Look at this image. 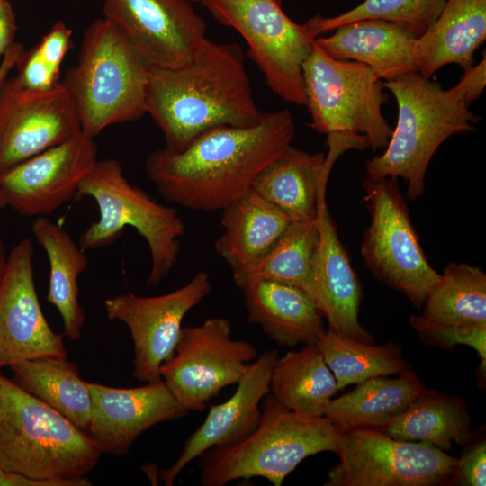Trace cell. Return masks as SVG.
I'll list each match as a JSON object with an SVG mask.
<instances>
[{
	"mask_svg": "<svg viewBox=\"0 0 486 486\" xmlns=\"http://www.w3.org/2000/svg\"><path fill=\"white\" fill-rule=\"evenodd\" d=\"M332 32L315 41L335 58L364 64L384 82L418 72V37L400 24L364 19L342 24Z\"/></svg>",
	"mask_w": 486,
	"mask_h": 486,
	"instance_id": "22",
	"label": "cell"
},
{
	"mask_svg": "<svg viewBox=\"0 0 486 486\" xmlns=\"http://www.w3.org/2000/svg\"><path fill=\"white\" fill-rule=\"evenodd\" d=\"M248 321L281 346L316 344L325 331L323 315L303 290L275 281L254 279L238 286Z\"/></svg>",
	"mask_w": 486,
	"mask_h": 486,
	"instance_id": "23",
	"label": "cell"
},
{
	"mask_svg": "<svg viewBox=\"0 0 486 486\" xmlns=\"http://www.w3.org/2000/svg\"><path fill=\"white\" fill-rule=\"evenodd\" d=\"M295 132L290 110L264 112L252 126L214 128L181 150L151 152L145 173L172 203L221 211L251 189L256 176L292 145Z\"/></svg>",
	"mask_w": 486,
	"mask_h": 486,
	"instance_id": "1",
	"label": "cell"
},
{
	"mask_svg": "<svg viewBox=\"0 0 486 486\" xmlns=\"http://www.w3.org/2000/svg\"><path fill=\"white\" fill-rule=\"evenodd\" d=\"M2 367H3V366H2V364H0V369H1Z\"/></svg>",
	"mask_w": 486,
	"mask_h": 486,
	"instance_id": "46",
	"label": "cell"
},
{
	"mask_svg": "<svg viewBox=\"0 0 486 486\" xmlns=\"http://www.w3.org/2000/svg\"><path fill=\"white\" fill-rule=\"evenodd\" d=\"M462 458L458 461L456 471L448 485L485 486L486 485V441L481 438L470 442Z\"/></svg>",
	"mask_w": 486,
	"mask_h": 486,
	"instance_id": "36",
	"label": "cell"
},
{
	"mask_svg": "<svg viewBox=\"0 0 486 486\" xmlns=\"http://www.w3.org/2000/svg\"><path fill=\"white\" fill-rule=\"evenodd\" d=\"M231 335L230 321L222 317L182 328L173 356L160 366V375L186 411H202L222 389L237 384L258 356L252 343Z\"/></svg>",
	"mask_w": 486,
	"mask_h": 486,
	"instance_id": "12",
	"label": "cell"
},
{
	"mask_svg": "<svg viewBox=\"0 0 486 486\" xmlns=\"http://www.w3.org/2000/svg\"><path fill=\"white\" fill-rule=\"evenodd\" d=\"M446 0H364L357 6L333 17L315 15L306 23L319 37L337 27L364 19L383 20L407 28L417 37L436 20Z\"/></svg>",
	"mask_w": 486,
	"mask_h": 486,
	"instance_id": "34",
	"label": "cell"
},
{
	"mask_svg": "<svg viewBox=\"0 0 486 486\" xmlns=\"http://www.w3.org/2000/svg\"><path fill=\"white\" fill-rule=\"evenodd\" d=\"M93 411L87 433L103 454H126L149 428L187 416L163 380L134 388L89 382Z\"/></svg>",
	"mask_w": 486,
	"mask_h": 486,
	"instance_id": "18",
	"label": "cell"
},
{
	"mask_svg": "<svg viewBox=\"0 0 486 486\" xmlns=\"http://www.w3.org/2000/svg\"><path fill=\"white\" fill-rule=\"evenodd\" d=\"M486 86V58H483L475 66L464 70L459 82L454 86L462 94L465 103L470 105L479 98Z\"/></svg>",
	"mask_w": 486,
	"mask_h": 486,
	"instance_id": "39",
	"label": "cell"
},
{
	"mask_svg": "<svg viewBox=\"0 0 486 486\" xmlns=\"http://www.w3.org/2000/svg\"><path fill=\"white\" fill-rule=\"evenodd\" d=\"M16 28V16L7 0L0 4V56H4L14 43Z\"/></svg>",
	"mask_w": 486,
	"mask_h": 486,
	"instance_id": "41",
	"label": "cell"
},
{
	"mask_svg": "<svg viewBox=\"0 0 486 486\" xmlns=\"http://www.w3.org/2000/svg\"><path fill=\"white\" fill-rule=\"evenodd\" d=\"M146 113L163 132L166 148L181 150L212 129L252 126L264 112L240 46L206 38L185 65L149 69Z\"/></svg>",
	"mask_w": 486,
	"mask_h": 486,
	"instance_id": "2",
	"label": "cell"
},
{
	"mask_svg": "<svg viewBox=\"0 0 486 486\" xmlns=\"http://www.w3.org/2000/svg\"><path fill=\"white\" fill-rule=\"evenodd\" d=\"M85 197L96 202L99 218L81 233L78 245L84 250L106 248L121 238L126 227H132L150 252L146 286L157 288L178 259L185 227L177 210L158 202L130 184L115 158L97 160L80 183L75 199Z\"/></svg>",
	"mask_w": 486,
	"mask_h": 486,
	"instance_id": "7",
	"label": "cell"
},
{
	"mask_svg": "<svg viewBox=\"0 0 486 486\" xmlns=\"http://www.w3.org/2000/svg\"><path fill=\"white\" fill-rule=\"evenodd\" d=\"M16 68L19 69L15 77L27 89L45 91L59 82V75L43 60L35 47L25 51Z\"/></svg>",
	"mask_w": 486,
	"mask_h": 486,
	"instance_id": "37",
	"label": "cell"
},
{
	"mask_svg": "<svg viewBox=\"0 0 486 486\" xmlns=\"http://www.w3.org/2000/svg\"><path fill=\"white\" fill-rule=\"evenodd\" d=\"M221 211L224 231L214 247L232 273L256 263L292 222L282 210L252 188Z\"/></svg>",
	"mask_w": 486,
	"mask_h": 486,
	"instance_id": "24",
	"label": "cell"
},
{
	"mask_svg": "<svg viewBox=\"0 0 486 486\" xmlns=\"http://www.w3.org/2000/svg\"><path fill=\"white\" fill-rule=\"evenodd\" d=\"M91 484L86 476L35 479L4 471L0 472V486H89Z\"/></svg>",
	"mask_w": 486,
	"mask_h": 486,
	"instance_id": "40",
	"label": "cell"
},
{
	"mask_svg": "<svg viewBox=\"0 0 486 486\" xmlns=\"http://www.w3.org/2000/svg\"><path fill=\"white\" fill-rule=\"evenodd\" d=\"M328 153H309L292 145L255 179L251 188L282 210L292 222L317 218L320 190L327 186L331 168L348 149L369 148L362 135H328Z\"/></svg>",
	"mask_w": 486,
	"mask_h": 486,
	"instance_id": "19",
	"label": "cell"
},
{
	"mask_svg": "<svg viewBox=\"0 0 486 486\" xmlns=\"http://www.w3.org/2000/svg\"><path fill=\"white\" fill-rule=\"evenodd\" d=\"M326 188L320 190L318 199L320 241L313 271L314 302L328 328L374 344V336L359 321L362 287L327 208Z\"/></svg>",
	"mask_w": 486,
	"mask_h": 486,
	"instance_id": "21",
	"label": "cell"
},
{
	"mask_svg": "<svg viewBox=\"0 0 486 486\" xmlns=\"http://www.w3.org/2000/svg\"><path fill=\"white\" fill-rule=\"evenodd\" d=\"M468 406L457 395L433 389L419 392L410 406L381 430L404 441L428 443L447 452L472 437Z\"/></svg>",
	"mask_w": 486,
	"mask_h": 486,
	"instance_id": "28",
	"label": "cell"
},
{
	"mask_svg": "<svg viewBox=\"0 0 486 486\" xmlns=\"http://www.w3.org/2000/svg\"><path fill=\"white\" fill-rule=\"evenodd\" d=\"M15 382L87 432L93 403L89 382L67 357L43 356L9 366Z\"/></svg>",
	"mask_w": 486,
	"mask_h": 486,
	"instance_id": "29",
	"label": "cell"
},
{
	"mask_svg": "<svg viewBox=\"0 0 486 486\" xmlns=\"http://www.w3.org/2000/svg\"><path fill=\"white\" fill-rule=\"evenodd\" d=\"M362 185L371 215L360 248L364 264L378 280L421 309L440 274L423 252L398 178L368 177Z\"/></svg>",
	"mask_w": 486,
	"mask_h": 486,
	"instance_id": "10",
	"label": "cell"
},
{
	"mask_svg": "<svg viewBox=\"0 0 486 486\" xmlns=\"http://www.w3.org/2000/svg\"><path fill=\"white\" fill-rule=\"evenodd\" d=\"M337 454L325 486L448 485L459 461L428 443L373 428L339 431Z\"/></svg>",
	"mask_w": 486,
	"mask_h": 486,
	"instance_id": "11",
	"label": "cell"
},
{
	"mask_svg": "<svg viewBox=\"0 0 486 486\" xmlns=\"http://www.w3.org/2000/svg\"><path fill=\"white\" fill-rule=\"evenodd\" d=\"M383 86L397 102L398 120L383 153L366 161V172L372 179H405L406 195L415 201L425 192L427 169L438 148L453 135L476 131L481 118L454 86L444 89L418 72Z\"/></svg>",
	"mask_w": 486,
	"mask_h": 486,
	"instance_id": "3",
	"label": "cell"
},
{
	"mask_svg": "<svg viewBox=\"0 0 486 486\" xmlns=\"http://www.w3.org/2000/svg\"><path fill=\"white\" fill-rule=\"evenodd\" d=\"M278 356L277 350L258 355L237 382L235 392L224 402L210 405L204 421L189 436L178 458L160 471L165 485H173L181 472L207 450L237 444L255 430L262 400L270 393L272 370Z\"/></svg>",
	"mask_w": 486,
	"mask_h": 486,
	"instance_id": "20",
	"label": "cell"
},
{
	"mask_svg": "<svg viewBox=\"0 0 486 486\" xmlns=\"http://www.w3.org/2000/svg\"><path fill=\"white\" fill-rule=\"evenodd\" d=\"M211 291L209 274L198 271L187 284L162 295L128 292L104 300L108 319L122 321L130 330L134 351L133 376L137 380H162L160 366L175 352L184 318Z\"/></svg>",
	"mask_w": 486,
	"mask_h": 486,
	"instance_id": "13",
	"label": "cell"
},
{
	"mask_svg": "<svg viewBox=\"0 0 486 486\" xmlns=\"http://www.w3.org/2000/svg\"><path fill=\"white\" fill-rule=\"evenodd\" d=\"M317 218L292 222L278 241L250 267L232 273L237 286L254 279L271 280L298 287L314 301L313 271L319 248Z\"/></svg>",
	"mask_w": 486,
	"mask_h": 486,
	"instance_id": "31",
	"label": "cell"
},
{
	"mask_svg": "<svg viewBox=\"0 0 486 486\" xmlns=\"http://www.w3.org/2000/svg\"><path fill=\"white\" fill-rule=\"evenodd\" d=\"M220 23L247 41L248 56L269 88L284 100L305 104L303 64L317 36L293 22L278 0H200Z\"/></svg>",
	"mask_w": 486,
	"mask_h": 486,
	"instance_id": "9",
	"label": "cell"
},
{
	"mask_svg": "<svg viewBox=\"0 0 486 486\" xmlns=\"http://www.w3.org/2000/svg\"><path fill=\"white\" fill-rule=\"evenodd\" d=\"M338 437L339 430L326 417L295 412L267 394L252 433L200 456V483L224 486L238 479L261 477L281 486L305 458L321 452L337 454Z\"/></svg>",
	"mask_w": 486,
	"mask_h": 486,
	"instance_id": "6",
	"label": "cell"
},
{
	"mask_svg": "<svg viewBox=\"0 0 486 486\" xmlns=\"http://www.w3.org/2000/svg\"><path fill=\"white\" fill-rule=\"evenodd\" d=\"M81 131L62 83L45 91L23 87L15 76L0 86V175Z\"/></svg>",
	"mask_w": 486,
	"mask_h": 486,
	"instance_id": "15",
	"label": "cell"
},
{
	"mask_svg": "<svg viewBox=\"0 0 486 486\" xmlns=\"http://www.w3.org/2000/svg\"><path fill=\"white\" fill-rule=\"evenodd\" d=\"M316 345L336 378L338 392L372 377L400 374L411 368L402 345L391 340L375 346L328 328Z\"/></svg>",
	"mask_w": 486,
	"mask_h": 486,
	"instance_id": "32",
	"label": "cell"
},
{
	"mask_svg": "<svg viewBox=\"0 0 486 486\" xmlns=\"http://www.w3.org/2000/svg\"><path fill=\"white\" fill-rule=\"evenodd\" d=\"M148 74L116 26L104 16L94 19L83 34L77 64L62 80L81 130L94 139L110 125L146 114Z\"/></svg>",
	"mask_w": 486,
	"mask_h": 486,
	"instance_id": "5",
	"label": "cell"
},
{
	"mask_svg": "<svg viewBox=\"0 0 486 486\" xmlns=\"http://www.w3.org/2000/svg\"><path fill=\"white\" fill-rule=\"evenodd\" d=\"M103 452L86 431L0 374V469L35 479L86 476Z\"/></svg>",
	"mask_w": 486,
	"mask_h": 486,
	"instance_id": "4",
	"label": "cell"
},
{
	"mask_svg": "<svg viewBox=\"0 0 486 486\" xmlns=\"http://www.w3.org/2000/svg\"><path fill=\"white\" fill-rule=\"evenodd\" d=\"M2 472V470L0 469V472Z\"/></svg>",
	"mask_w": 486,
	"mask_h": 486,
	"instance_id": "47",
	"label": "cell"
},
{
	"mask_svg": "<svg viewBox=\"0 0 486 486\" xmlns=\"http://www.w3.org/2000/svg\"><path fill=\"white\" fill-rule=\"evenodd\" d=\"M71 38L72 30L64 21L58 20L35 46L43 60L58 75L65 56L72 47Z\"/></svg>",
	"mask_w": 486,
	"mask_h": 486,
	"instance_id": "38",
	"label": "cell"
},
{
	"mask_svg": "<svg viewBox=\"0 0 486 486\" xmlns=\"http://www.w3.org/2000/svg\"><path fill=\"white\" fill-rule=\"evenodd\" d=\"M338 392L337 381L316 344L277 357L270 380L271 395L295 412L324 417Z\"/></svg>",
	"mask_w": 486,
	"mask_h": 486,
	"instance_id": "30",
	"label": "cell"
},
{
	"mask_svg": "<svg viewBox=\"0 0 486 486\" xmlns=\"http://www.w3.org/2000/svg\"><path fill=\"white\" fill-rule=\"evenodd\" d=\"M97 160L94 138L81 130L1 174L0 190L19 215L47 217L75 198Z\"/></svg>",
	"mask_w": 486,
	"mask_h": 486,
	"instance_id": "16",
	"label": "cell"
},
{
	"mask_svg": "<svg viewBox=\"0 0 486 486\" xmlns=\"http://www.w3.org/2000/svg\"><path fill=\"white\" fill-rule=\"evenodd\" d=\"M396 378L376 376L356 383V387L327 406L326 417L339 431L379 428L401 414L425 387L410 368Z\"/></svg>",
	"mask_w": 486,
	"mask_h": 486,
	"instance_id": "26",
	"label": "cell"
},
{
	"mask_svg": "<svg viewBox=\"0 0 486 486\" xmlns=\"http://www.w3.org/2000/svg\"><path fill=\"white\" fill-rule=\"evenodd\" d=\"M190 1L193 2V3H199L200 2V0H190Z\"/></svg>",
	"mask_w": 486,
	"mask_h": 486,
	"instance_id": "44",
	"label": "cell"
},
{
	"mask_svg": "<svg viewBox=\"0 0 486 486\" xmlns=\"http://www.w3.org/2000/svg\"><path fill=\"white\" fill-rule=\"evenodd\" d=\"M8 261V255L6 253L4 245L0 238V283L4 275Z\"/></svg>",
	"mask_w": 486,
	"mask_h": 486,
	"instance_id": "43",
	"label": "cell"
},
{
	"mask_svg": "<svg viewBox=\"0 0 486 486\" xmlns=\"http://www.w3.org/2000/svg\"><path fill=\"white\" fill-rule=\"evenodd\" d=\"M410 327L419 340L428 346L453 352L457 345L472 347L481 357L480 369L486 370V325H459L440 323L422 315H410ZM485 377V375H483Z\"/></svg>",
	"mask_w": 486,
	"mask_h": 486,
	"instance_id": "35",
	"label": "cell"
},
{
	"mask_svg": "<svg viewBox=\"0 0 486 486\" xmlns=\"http://www.w3.org/2000/svg\"><path fill=\"white\" fill-rule=\"evenodd\" d=\"M34 247L21 239L8 254L0 283V364L43 356L68 357L63 335L49 325L40 304L33 270Z\"/></svg>",
	"mask_w": 486,
	"mask_h": 486,
	"instance_id": "17",
	"label": "cell"
},
{
	"mask_svg": "<svg viewBox=\"0 0 486 486\" xmlns=\"http://www.w3.org/2000/svg\"><path fill=\"white\" fill-rule=\"evenodd\" d=\"M32 232L49 259L46 301L59 312L64 335L72 341L78 340L85 324V313L79 302L77 280L88 266V256L61 225L46 216L35 218Z\"/></svg>",
	"mask_w": 486,
	"mask_h": 486,
	"instance_id": "27",
	"label": "cell"
},
{
	"mask_svg": "<svg viewBox=\"0 0 486 486\" xmlns=\"http://www.w3.org/2000/svg\"><path fill=\"white\" fill-rule=\"evenodd\" d=\"M24 53V47L18 42H14L3 56V60L0 63V86L8 77L10 72L17 67ZM5 207H7V203L0 190V210L4 209Z\"/></svg>",
	"mask_w": 486,
	"mask_h": 486,
	"instance_id": "42",
	"label": "cell"
},
{
	"mask_svg": "<svg viewBox=\"0 0 486 486\" xmlns=\"http://www.w3.org/2000/svg\"><path fill=\"white\" fill-rule=\"evenodd\" d=\"M190 0H103L112 22L149 69L188 63L206 39L207 26Z\"/></svg>",
	"mask_w": 486,
	"mask_h": 486,
	"instance_id": "14",
	"label": "cell"
},
{
	"mask_svg": "<svg viewBox=\"0 0 486 486\" xmlns=\"http://www.w3.org/2000/svg\"><path fill=\"white\" fill-rule=\"evenodd\" d=\"M5 1H7V0H0V4H2L4 3Z\"/></svg>",
	"mask_w": 486,
	"mask_h": 486,
	"instance_id": "45",
	"label": "cell"
},
{
	"mask_svg": "<svg viewBox=\"0 0 486 486\" xmlns=\"http://www.w3.org/2000/svg\"><path fill=\"white\" fill-rule=\"evenodd\" d=\"M421 309L423 317L436 322L486 325V273L474 265L449 263Z\"/></svg>",
	"mask_w": 486,
	"mask_h": 486,
	"instance_id": "33",
	"label": "cell"
},
{
	"mask_svg": "<svg viewBox=\"0 0 486 486\" xmlns=\"http://www.w3.org/2000/svg\"><path fill=\"white\" fill-rule=\"evenodd\" d=\"M486 40V0H446L432 25L416 41L418 72L430 78L446 65L464 70Z\"/></svg>",
	"mask_w": 486,
	"mask_h": 486,
	"instance_id": "25",
	"label": "cell"
},
{
	"mask_svg": "<svg viewBox=\"0 0 486 486\" xmlns=\"http://www.w3.org/2000/svg\"><path fill=\"white\" fill-rule=\"evenodd\" d=\"M303 84L312 130L362 135L374 150L386 148L393 130L382 112L388 94L367 66L335 58L315 41L303 64Z\"/></svg>",
	"mask_w": 486,
	"mask_h": 486,
	"instance_id": "8",
	"label": "cell"
}]
</instances>
